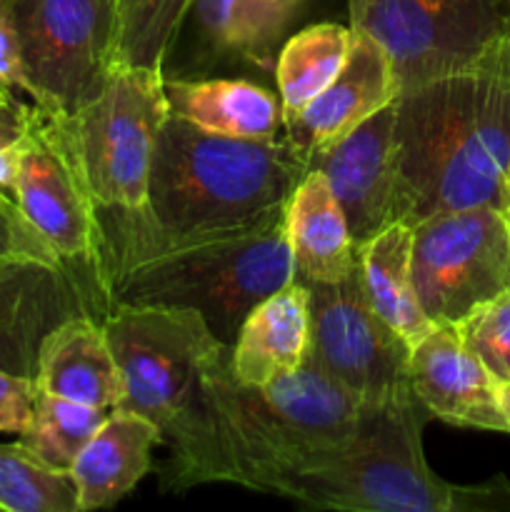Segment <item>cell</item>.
I'll use <instances>...</instances> for the list:
<instances>
[{"mask_svg": "<svg viewBox=\"0 0 510 512\" xmlns=\"http://www.w3.org/2000/svg\"><path fill=\"white\" fill-rule=\"evenodd\" d=\"M363 408L313 358L265 388L243 385L225 348L203 370L193 403L163 433L170 448L160 485L185 493L195 485L235 483L268 495L350 440Z\"/></svg>", "mask_w": 510, "mask_h": 512, "instance_id": "obj_1", "label": "cell"}, {"mask_svg": "<svg viewBox=\"0 0 510 512\" xmlns=\"http://www.w3.org/2000/svg\"><path fill=\"white\" fill-rule=\"evenodd\" d=\"M163 433L153 420L130 410H110L80 455L73 473L80 512L113 508L153 470V450Z\"/></svg>", "mask_w": 510, "mask_h": 512, "instance_id": "obj_22", "label": "cell"}, {"mask_svg": "<svg viewBox=\"0 0 510 512\" xmlns=\"http://www.w3.org/2000/svg\"><path fill=\"white\" fill-rule=\"evenodd\" d=\"M0 510L80 512L78 485L70 470L45 463L28 445H0Z\"/></svg>", "mask_w": 510, "mask_h": 512, "instance_id": "obj_25", "label": "cell"}, {"mask_svg": "<svg viewBox=\"0 0 510 512\" xmlns=\"http://www.w3.org/2000/svg\"><path fill=\"white\" fill-rule=\"evenodd\" d=\"M13 98H15L13 90H8V88H3V85H0V103H10Z\"/></svg>", "mask_w": 510, "mask_h": 512, "instance_id": "obj_35", "label": "cell"}, {"mask_svg": "<svg viewBox=\"0 0 510 512\" xmlns=\"http://www.w3.org/2000/svg\"><path fill=\"white\" fill-rule=\"evenodd\" d=\"M0 255L30 258L40 260V263L63 265V268H68V265L55 255V250L45 243L43 235H40L30 223H5V220H0Z\"/></svg>", "mask_w": 510, "mask_h": 512, "instance_id": "obj_31", "label": "cell"}, {"mask_svg": "<svg viewBox=\"0 0 510 512\" xmlns=\"http://www.w3.org/2000/svg\"><path fill=\"white\" fill-rule=\"evenodd\" d=\"M348 13L405 90L473 65L508 30L510 0H348Z\"/></svg>", "mask_w": 510, "mask_h": 512, "instance_id": "obj_9", "label": "cell"}, {"mask_svg": "<svg viewBox=\"0 0 510 512\" xmlns=\"http://www.w3.org/2000/svg\"><path fill=\"white\" fill-rule=\"evenodd\" d=\"M13 198L25 220L80 280L100 323L98 203L90 193L68 113H53L23 100Z\"/></svg>", "mask_w": 510, "mask_h": 512, "instance_id": "obj_6", "label": "cell"}, {"mask_svg": "<svg viewBox=\"0 0 510 512\" xmlns=\"http://www.w3.org/2000/svg\"><path fill=\"white\" fill-rule=\"evenodd\" d=\"M163 88L170 115L205 133L240 140H275L285 133L280 98L253 78H163Z\"/></svg>", "mask_w": 510, "mask_h": 512, "instance_id": "obj_18", "label": "cell"}, {"mask_svg": "<svg viewBox=\"0 0 510 512\" xmlns=\"http://www.w3.org/2000/svg\"><path fill=\"white\" fill-rule=\"evenodd\" d=\"M410 388L430 413L460 428L510 433L500 408V385L450 323L433 325L410 348Z\"/></svg>", "mask_w": 510, "mask_h": 512, "instance_id": "obj_16", "label": "cell"}, {"mask_svg": "<svg viewBox=\"0 0 510 512\" xmlns=\"http://www.w3.org/2000/svg\"><path fill=\"white\" fill-rule=\"evenodd\" d=\"M35 398V378L0 368V433H23L33 418Z\"/></svg>", "mask_w": 510, "mask_h": 512, "instance_id": "obj_29", "label": "cell"}, {"mask_svg": "<svg viewBox=\"0 0 510 512\" xmlns=\"http://www.w3.org/2000/svg\"><path fill=\"white\" fill-rule=\"evenodd\" d=\"M308 353V288L293 280L250 310L230 345V370L243 385L265 388L298 373Z\"/></svg>", "mask_w": 510, "mask_h": 512, "instance_id": "obj_19", "label": "cell"}, {"mask_svg": "<svg viewBox=\"0 0 510 512\" xmlns=\"http://www.w3.org/2000/svg\"><path fill=\"white\" fill-rule=\"evenodd\" d=\"M168 115L163 70L128 63H115L98 95L70 115L98 208H148L150 165Z\"/></svg>", "mask_w": 510, "mask_h": 512, "instance_id": "obj_7", "label": "cell"}, {"mask_svg": "<svg viewBox=\"0 0 510 512\" xmlns=\"http://www.w3.org/2000/svg\"><path fill=\"white\" fill-rule=\"evenodd\" d=\"M28 98L53 113L83 108L115 65V0H10Z\"/></svg>", "mask_w": 510, "mask_h": 512, "instance_id": "obj_10", "label": "cell"}, {"mask_svg": "<svg viewBox=\"0 0 510 512\" xmlns=\"http://www.w3.org/2000/svg\"><path fill=\"white\" fill-rule=\"evenodd\" d=\"M23 133V100L15 95L10 103H0V188L13 195L15 155Z\"/></svg>", "mask_w": 510, "mask_h": 512, "instance_id": "obj_32", "label": "cell"}, {"mask_svg": "<svg viewBox=\"0 0 510 512\" xmlns=\"http://www.w3.org/2000/svg\"><path fill=\"white\" fill-rule=\"evenodd\" d=\"M310 303V358L363 410L413 398L410 345L370 308L360 270L338 283H303Z\"/></svg>", "mask_w": 510, "mask_h": 512, "instance_id": "obj_12", "label": "cell"}, {"mask_svg": "<svg viewBox=\"0 0 510 512\" xmlns=\"http://www.w3.org/2000/svg\"><path fill=\"white\" fill-rule=\"evenodd\" d=\"M285 238L300 283H338L358 270V245L323 170L310 168L288 200Z\"/></svg>", "mask_w": 510, "mask_h": 512, "instance_id": "obj_21", "label": "cell"}, {"mask_svg": "<svg viewBox=\"0 0 510 512\" xmlns=\"http://www.w3.org/2000/svg\"><path fill=\"white\" fill-rule=\"evenodd\" d=\"M35 385L90 408H118L125 385L103 325L90 315H73L50 330L38 350Z\"/></svg>", "mask_w": 510, "mask_h": 512, "instance_id": "obj_20", "label": "cell"}, {"mask_svg": "<svg viewBox=\"0 0 510 512\" xmlns=\"http://www.w3.org/2000/svg\"><path fill=\"white\" fill-rule=\"evenodd\" d=\"M508 33H510V23H508Z\"/></svg>", "mask_w": 510, "mask_h": 512, "instance_id": "obj_37", "label": "cell"}, {"mask_svg": "<svg viewBox=\"0 0 510 512\" xmlns=\"http://www.w3.org/2000/svg\"><path fill=\"white\" fill-rule=\"evenodd\" d=\"M0 85L13 90V93L20 90V93L28 95L30 90L10 0H0Z\"/></svg>", "mask_w": 510, "mask_h": 512, "instance_id": "obj_30", "label": "cell"}, {"mask_svg": "<svg viewBox=\"0 0 510 512\" xmlns=\"http://www.w3.org/2000/svg\"><path fill=\"white\" fill-rule=\"evenodd\" d=\"M190 0H115V63L163 70Z\"/></svg>", "mask_w": 510, "mask_h": 512, "instance_id": "obj_27", "label": "cell"}, {"mask_svg": "<svg viewBox=\"0 0 510 512\" xmlns=\"http://www.w3.org/2000/svg\"><path fill=\"white\" fill-rule=\"evenodd\" d=\"M0 220H5V223H28V220H25V215L20 213V208H18V203H15L13 195L3 188H0Z\"/></svg>", "mask_w": 510, "mask_h": 512, "instance_id": "obj_33", "label": "cell"}, {"mask_svg": "<svg viewBox=\"0 0 510 512\" xmlns=\"http://www.w3.org/2000/svg\"><path fill=\"white\" fill-rule=\"evenodd\" d=\"M455 328L495 383H510V290L475 308Z\"/></svg>", "mask_w": 510, "mask_h": 512, "instance_id": "obj_28", "label": "cell"}, {"mask_svg": "<svg viewBox=\"0 0 510 512\" xmlns=\"http://www.w3.org/2000/svg\"><path fill=\"white\" fill-rule=\"evenodd\" d=\"M323 170L348 220L355 245L403 220L398 148H395V103L378 110L323 155L310 160Z\"/></svg>", "mask_w": 510, "mask_h": 512, "instance_id": "obj_14", "label": "cell"}, {"mask_svg": "<svg viewBox=\"0 0 510 512\" xmlns=\"http://www.w3.org/2000/svg\"><path fill=\"white\" fill-rule=\"evenodd\" d=\"M500 408H503L505 420H508V428H510V383L500 385Z\"/></svg>", "mask_w": 510, "mask_h": 512, "instance_id": "obj_34", "label": "cell"}, {"mask_svg": "<svg viewBox=\"0 0 510 512\" xmlns=\"http://www.w3.org/2000/svg\"><path fill=\"white\" fill-rule=\"evenodd\" d=\"M308 170L285 133L225 138L168 115L150 165L148 213L175 233L243 225L285 208Z\"/></svg>", "mask_w": 510, "mask_h": 512, "instance_id": "obj_5", "label": "cell"}, {"mask_svg": "<svg viewBox=\"0 0 510 512\" xmlns=\"http://www.w3.org/2000/svg\"><path fill=\"white\" fill-rule=\"evenodd\" d=\"M430 413L418 398L363 410L350 440L305 468L280 498L320 510L480 512L510 510V483L453 485L430 470L423 428Z\"/></svg>", "mask_w": 510, "mask_h": 512, "instance_id": "obj_4", "label": "cell"}, {"mask_svg": "<svg viewBox=\"0 0 510 512\" xmlns=\"http://www.w3.org/2000/svg\"><path fill=\"white\" fill-rule=\"evenodd\" d=\"M350 45L353 28L338 23H315L288 35L275 60V88L285 123L338 78Z\"/></svg>", "mask_w": 510, "mask_h": 512, "instance_id": "obj_24", "label": "cell"}, {"mask_svg": "<svg viewBox=\"0 0 510 512\" xmlns=\"http://www.w3.org/2000/svg\"><path fill=\"white\" fill-rule=\"evenodd\" d=\"M285 208L190 233L163 228L148 208H98L103 315L118 305L195 310L230 348L250 310L295 280Z\"/></svg>", "mask_w": 510, "mask_h": 512, "instance_id": "obj_2", "label": "cell"}, {"mask_svg": "<svg viewBox=\"0 0 510 512\" xmlns=\"http://www.w3.org/2000/svg\"><path fill=\"white\" fill-rule=\"evenodd\" d=\"M403 223L465 208H510V33L473 65L395 100Z\"/></svg>", "mask_w": 510, "mask_h": 512, "instance_id": "obj_3", "label": "cell"}, {"mask_svg": "<svg viewBox=\"0 0 510 512\" xmlns=\"http://www.w3.org/2000/svg\"><path fill=\"white\" fill-rule=\"evenodd\" d=\"M110 410L90 408L38 390L33 418L20 433V443L28 445L45 463L60 470L73 468L80 450L88 445L95 430L105 423Z\"/></svg>", "mask_w": 510, "mask_h": 512, "instance_id": "obj_26", "label": "cell"}, {"mask_svg": "<svg viewBox=\"0 0 510 512\" xmlns=\"http://www.w3.org/2000/svg\"><path fill=\"white\" fill-rule=\"evenodd\" d=\"M73 315L95 310L68 268L0 255V368L35 378L40 343Z\"/></svg>", "mask_w": 510, "mask_h": 512, "instance_id": "obj_15", "label": "cell"}, {"mask_svg": "<svg viewBox=\"0 0 510 512\" xmlns=\"http://www.w3.org/2000/svg\"><path fill=\"white\" fill-rule=\"evenodd\" d=\"M413 280L433 325L460 323L510 290V225L505 210L465 208L413 225Z\"/></svg>", "mask_w": 510, "mask_h": 512, "instance_id": "obj_11", "label": "cell"}, {"mask_svg": "<svg viewBox=\"0 0 510 512\" xmlns=\"http://www.w3.org/2000/svg\"><path fill=\"white\" fill-rule=\"evenodd\" d=\"M398 95L400 80L388 53L370 35L353 30V45L338 78L285 123V138L303 158L313 160L395 103Z\"/></svg>", "mask_w": 510, "mask_h": 512, "instance_id": "obj_17", "label": "cell"}, {"mask_svg": "<svg viewBox=\"0 0 510 512\" xmlns=\"http://www.w3.org/2000/svg\"><path fill=\"white\" fill-rule=\"evenodd\" d=\"M100 325L123 375L118 408L153 420L160 433L193 403L203 370L228 348L195 310L118 305Z\"/></svg>", "mask_w": 510, "mask_h": 512, "instance_id": "obj_8", "label": "cell"}, {"mask_svg": "<svg viewBox=\"0 0 510 512\" xmlns=\"http://www.w3.org/2000/svg\"><path fill=\"white\" fill-rule=\"evenodd\" d=\"M308 0H190L168 48L163 78L273 75Z\"/></svg>", "mask_w": 510, "mask_h": 512, "instance_id": "obj_13", "label": "cell"}, {"mask_svg": "<svg viewBox=\"0 0 510 512\" xmlns=\"http://www.w3.org/2000/svg\"><path fill=\"white\" fill-rule=\"evenodd\" d=\"M358 270L370 308L413 348L433 330L413 280V225H388L358 245Z\"/></svg>", "mask_w": 510, "mask_h": 512, "instance_id": "obj_23", "label": "cell"}, {"mask_svg": "<svg viewBox=\"0 0 510 512\" xmlns=\"http://www.w3.org/2000/svg\"><path fill=\"white\" fill-rule=\"evenodd\" d=\"M505 215H508V225H510V208H508V210H505Z\"/></svg>", "mask_w": 510, "mask_h": 512, "instance_id": "obj_36", "label": "cell"}]
</instances>
